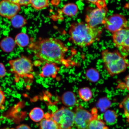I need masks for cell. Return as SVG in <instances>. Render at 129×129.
Returning <instances> with one entry per match:
<instances>
[{
    "mask_svg": "<svg viewBox=\"0 0 129 129\" xmlns=\"http://www.w3.org/2000/svg\"><path fill=\"white\" fill-rule=\"evenodd\" d=\"M11 72L17 78L27 77L32 78L33 71V64L30 59L25 56L9 61Z\"/></svg>",
    "mask_w": 129,
    "mask_h": 129,
    "instance_id": "obj_4",
    "label": "cell"
},
{
    "mask_svg": "<svg viewBox=\"0 0 129 129\" xmlns=\"http://www.w3.org/2000/svg\"><path fill=\"white\" fill-rule=\"evenodd\" d=\"M6 99L5 94L0 86V109L3 108L4 107Z\"/></svg>",
    "mask_w": 129,
    "mask_h": 129,
    "instance_id": "obj_27",
    "label": "cell"
},
{
    "mask_svg": "<svg viewBox=\"0 0 129 129\" xmlns=\"http://www.w3.org/2000/svg\"><path fill=\"white\" fill-rule=\"evenodd\" d=\"M15 129H31L28 125L22 124L18 126Z\"/></svg>",
    "mask_w": 129,
    "mask_h": 129,
    "instance_id": "obj_29",
    "label": "cell"
},
{
    "mask_svg": "<svg viewBox=\"0 0 129 129\" xmlns=\"http://www.w3.org/2000/svg\"><path fill=\"white\" fill-rule=\"evenodd\" d=\"M29 116L33 121L38 122L44 118L45 114L42 109L39 107H35L30 111Z\"/></svg>",
    "mask_w": 129,
    "mask_h": 129,
    "instance_id": "obj_16",
    "label": "cell"
},
{
    "mask_svg": "<svg viewBox=\"0 0 129 129\" xmlns=\"http://www.w3.org/2000/svg\"><path fill=\"white\" fill-rule=\"evenodd\" d=\"M78 94L80 99L84 102L90 101L93 96L92 91L88 87L80 89L78 91Z\"/></svg>",
    "mask_w": 129,
    "mask_h": 129,
    "instance_id": "obj_20",
    "label": "cell"
},
{
    "mask_svg": "<svg viewBox=\"0 0 129 129\" xmlns=\"http://www.w3.org/2000/svg\"><path fill=\"white\" fill-rule=\"evenodd\" d=\"M86 1L92 3V4H96L101 0H86Z\"/></svg>",
    "mask_w": 129,
    "mask_h": 129,
    "instance_id": "obj_30",
    "label": "cell"
},
{
    "mask_svg": "<svg viewBox=\"0 0 129 129\" xmlns=\"http://www.w3.org/2000/svg\"><path fill=\"white\" fill-rule=\"evenodd\" d=\"M40 129H59L54 121L49 117V114L45 115V117L40 123Z\"/></svg>",
    "mask_w": 129,
    "mask_h": 129,
    "instance_id": "obj_14",
    "label": "cell"
},
{
    "mask_svg": "<svg viewBox=\"0 0 129 129\" xmlns=\"http://www.w3.org/2000/svg\"><path fill=\"white\" fill-rule=\"evenodd\" d=\"M86 77L91 82H96L99 79V75L98 72L94 69H90L86 72Z\"/></svg>",
    "mask_w": 129,
    "mask_h": 129,
    "instance_id": "obj_24",
    "label": "cell"
},
{
    "mask_svg": "<svg viewBox=\"0 0 129 129\" xmlns=\"http://www.w3.org/2000/svg\"><path fill=\"white\" fill-rule=\"evenodd\" d=\"M61 100L63 104L67 107L75 106L77 103L76 95L71 91H67L62 94Z\"/></svg>",
    "mask_w": 129,
    "mask_h": 129,
    "instance_id": "obj_13",
    "label": "cell"
},
{
    "mask_svg": "<svg viewBox=\"0 0 129 129\" xmlns=\"http://www.w3.org/2000/svg\"><path fill=\"white\" fill-rule=\"evenodd\" d=\"M114 46L123 55H129V27H126L113 34Z\"/></svg>",
    "mask_w": 129,
    "mask_h": 129,
    "instance_id": "obj_6",
    "label": "cell"
},
{
    "mask_svg": "<svg viewBox=\"0 0 129 129\" xmlns=\"http://www.w3.org/2000/svg\"><path fill=\"white\" fill-rule=\"evenodd\" d=\"M20 6H27L30 5V0H9Z\"/></svg>",
    "mask_w": 129,
    "mask_h": 129,
    "instance_id": "obj_26",
    "label": "cell"
},
{
    "mask_svg": "<svg viewBox=\"0 0 129 129\" xmlns=\"http://www.w3.org/2000/svg\"><path fill=\"white\" fill-rule=\"evenodd\" d=\"M14 129V128H3V129Z\"/></svg>",
    "mask_w": 129,
    "mask_h": 129,
    "instance_id": "obj_31",
    "label": "cell"
},
{
    "mask_svg": "<svg viewBox=\"0 0 129 129\" xmlns=\"http://www.w3.org/2000/svg\"><path fill=\"white\" fill-rule=\"evenodd\" d=\"M120 106L123 109L124 115L127 119V121L129 123V94L124 98L121 103Z\"/></svg>",
    "mask_w": 129,
    "mask_h": 129,
    "instance_id": "obj_23",
    "label": "cell"
},
{
    "mask_svg": "<svg viewBox=\"0 0 129 129\" xmlns=\"http://www.w3.org/2000/svg\"><path fill=\"white\" fill-rule=\"evenodd\" d=\"M102 33V30L99 27H92L83 22L72 24L69 31L70 41L82 48L91 46L98 41Z\"/></svg>",
    "mask_w": 129,
    "mask_h": 129,
    "instance_id": "obj_2",
    "label": "cell"
},
{
    "mask_svg": "<svg viewBox=\"0 0 129 129\" xmlns=\"http://www.w3.org/2000/svg\"><path fill=\"white\" fill-rule=\"evenodd\" d=\"M118 87L121 89H126L129 91V74L125 77L124 82L119 83Z\"/></svg>",
    "mask_w": 129,
    "mask_h": 129,
    "instance_id": "obj_25",
    "label": "cell"
},
{
    "mask_svg": "<svg viewBox=\"0 0 129 129\" xmlns=\"http://www.w3.org/2000/svg\"><path fill=\"white\" fill-rule=\"evenodd\" d=\"M104 67L111 76L119 75L125 71L129 67L127 57L118 50L113 51L105 49L101 53Z\"/></svg>",
    "mask_w": 129,
    "mask_h": 129,
    "instance_id": "obj_3",
    "label": "cell"
},
{
    "mask_svg": "<svg viewBox=\"0 0 129 129\" xmlns=\"http://www.w3.org/2000/svg\"><path fill=\"white\" fill-rule=\"evenodd\" d=\"M30 4L36 10H41L49 6V0H30Z\"/></svg>",
    "mask_w": 129,
    "mask_h": 129,
    "instance_id": "obj_21",
    "label": "cell"
},
{
    "mask_svg": "<svg viewBox=\"0 0 129 129\" xmlns=\"http://www.w3.org/2000/svg\"><path fill=\"white\" fill-rule=\"evenodd\" d=\"M128 21L124 16L115 14L106 18L104 24L105 28L113 34L127 27Z\"/></svg>",
    "mask_w": 129,
    "mask_h": 129,
    "instance_id": "obj_9",
    "label": "cell"
},
{
    "mask_svg": "<svg viewBox=\"0 0 129 129\" xmlns=\"http://www.w3.org/2000/svg\"><path fill=\"white\" fill-rule=\"evenodd\" d=\"M107 12L106 6L98 7L93 10L87 14L85 19L86 23L92 27H98L101 24H104Z\"/></svg>",
    "mask_w": 129,
    "mask_h": 129,
    "instance_id": "obj_8",
    "label": "cell"
},
{
    "mask_svg": "<svg viewBox=\"0 0 129 129\" xmlns=\"http://www.w3.org/2000/svg\"><path fill=\"white\" fill-rule=\"evenodd\" d=\"M49 117L55 122L59 129H72L75 125V113L70 109L62 107Z\"/></svg>",
    "mask_w": 129,
    "mask_h": 129,
    "instance_id": "obj_5",
    "label": "cell"
},
{
    "mask_svg": "<svg viewBox=\"0 0 129 129\" xmlns=\"http://www.w3.org/2000/svg\"><path fill=\"white\" fill-rule=\"evenodd\" d=\"M14 40L16 44L21 47H25L29 43V39L28 35L24 33L18 34Z\"/></svg>",
    "mask_w": 129,
    "mask_h": 129,
    "instance_id": "obj_18",
    "label": "cell"
},
{
    "mask_svg": "<svg viewBox=\"0 0 129 129\" xmlns=\"http://www.w3.org/2000/svg\"><path fill=\"white\" fill-rule=\"evenodd\" d=\"M6 73V69L4 64L0 62V78H2L5 76Z\"/></svg>",
    "mask_w": 129,
    "mask_h": 129,
    "instance_id": "obj_28",
    "label": "cell"
},
{
    "mask_svg": "<svg viewBox=\"0 0 129 129\" xmlns=\"http://www.w3.org/2000/svg\"><path fill=\"white\" fill-rule=\"evenodd\" d=\"M60 71L57 64L54 63H47L42 69L40 76L43 78H55Z\"/></svg>",
    "mask_w": 129,
    "mask_h": 129,
    "instance_id": "obj_11",
    "label": "cell"
},
{
    "mask_svg": "<svg viewBox=\"0 0 129 129\" xmlns=\"http://www.w3.org/2000/svg\"><path fill=\"white\" fill-rule=\"evenodd\" d=\"M11 25L15 28H19L23 27L26 23V20L23 16L17 15L11 19Z\"/></svg>",
    "mask_w": 129,
    "mask_h": 129,
    "instance_id": "obj_19",
    "label": "cell"
},
{
    "mask_svg": "<svg viewBox=\"0 0 129 129\" xmlns=\"http://www.w3.org/2000/svg\"><path fill=\"white\" fill-rule=\"evenodd\" d=\"M78 8L74 3H69L64 5L62 9V12L64 15L69 17L75 16L78 12Z\"/></svg>",
    "mask_w": 129,
    "mask_h": 129,
    "instance_id": "obj_17",
    "label": "cell"
},
{
    "mask_svg": "<svg viewBox=\"0 0 129 129\" xmlns=\"http://www.w3.org/2000/svg\"><path fill=\"white\" fill-rule=\"evenodd\" d=\"M29 48L40 60L62 64L66 67L70 66V62L65 58L68 48L60 40L53 38H40L32 42Z\"/></svg>",
    "mask_w": 129,
    "mask_h": 129,
    "instance_id": "obj_1",
    "label": "cell"
},
{
    "mask_svg": "<svg viewBox=\"0 0 129 129\" xmlns=\"http://www.w3.org/2000/svg\"><path fill=\"white\" fill-rule=\"evenodd\" d=\"M74 112L75 125L77 129H87L90 122L97 115L90 112L81 106L77 107Z\"/></svg>",
    "mask_w": 129,
    "mask_h": 129,
    "instance_id": "obj_7",
    "label": "cell"
},
{
    "mask_svg": "<svg viewBox=\"0 0 129 129\" xmlns=\"http://www.w3.org/2000/svg\"><path fill=\"white\" fill-rule=\"evenodd\" d=\"M104 117L106 122L109 124H112L116 121L117 115L115 111L109 110L105 113Z\"/></svg>",
    "mask_w": 129,
    "mask_h": 129,
    "instance_id": "obj_22",
    "label": "cell"
},
{
    "mask_svg": "<svg viewBox=\"0 0 129 129\" xmlns=\"http://www.w3.org/2000/svg\"><path fill=\"white\" fill-rule=\"evenodd\" d=\"M16 44L15 40L10 37H5L0 42V47L2 51L10 53L14 50Z\"/></svg>",
    "mask_w": 129,
    "mask_h": 129,
    "instance_id": "obj_12",
    "label": "cell"
},
{
    "mask_svg": "<svg viewBox=\"0 0 129 129\" xmlns=\"http://www.w3.org/2000/svg\"><path fill=\"white\" fill-rule=\"evenodd\" d=\"M87 129H109L105 122L98 117L95 116L89 124Z\"/></svg>",
    "mask_w": 129,
    "mask_h": 129,
    "instance_id": "obj_15",
    "label": "cell"
},
{
    "mask_svg": "<svg viewBox=\"0 0 129 129\" xmlns=\"http://www.w3.org/2000/svg\"><path fill=\"white\" fill-rule=\"evenodd\" d=\"M21 10V6L9 0L0 1V16L11 20Z\"/></svg>",
    "mask_w": 129,
    "mask_h": 129,
    "instance_id": "obj_10",
    "label": "cell"
}]
</instances>
